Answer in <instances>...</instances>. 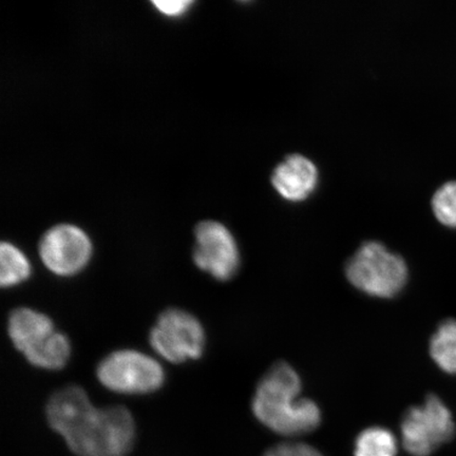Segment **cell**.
<instances>
[{
  "instance_id": "52a82bcc",
  "label": "cell",
  "mask_w": 456,
  "mask_h": 456,
  "mask_svg": "<svg viewBox=\"0 0 456 456\" xmlns=\"http://www.w3.org/2000/svg\"><path fill=\"white\" fill-rule=\"evenodd\" d=\"M196 242L192 258L199 270L219 281H228L237 275L240 252L235 237L216 221H203L196 226Z\"/></svg>"
},
{
  "instance_id": "6da1fadb",
  "label": "cell",
  "mask_w": 456,
  "mask_h": 456,
  "mask_svg": "<svg viewBox=\"0 0 456 456\" xmlns=\"http://www.w3.org/2000/svg\"><path fill=\"white\" fill-rule=\"evenodd\" d=\"M48 424L77 456H127L135 441L133 414L123 406L96 408L81 387L56 391L45 407Z\"/></svg>"
},
{
  "instance_id": "2e32d148",
  "label": "cell",
  "mask_w": 456,
  "mask_h": 456,
  "mask_svg": "<svg viewBox=\"0 0 456 456\" xmlns=\"http://www.w3.org/2000/svg\"><path fill=\"white\" fill-rule=\"evenodd\" d=\"M265 456H323L315 448L305 444H281L273 447Z\"/></svg>"
},
{
  "instance_id": "e0dca14e",
  "label": "cell",
  "mask_w": 456,
  "mask_h": 456,
  "mask_svg": "<svg viewBox=\"0 0 456 456\" xmlns=\"http://www.w3.org/2000/svg\"><path fill=\"white\" fill-rule=\"evenodd\" d=\"M192 3L188 0H173V2H153L159 12L167 16L183 14Z\"/></svg>"
},
{
  "instance_id": "9c48e42d",
  "label": "cell",
  "mask_w": 456,
  "mask_h": 456,
  "mask_svg": "<svg viewBox=\"0 0 456 456\" xmlns=\"http://www.w3.org/2000/svg\"><path fill=\"white\" fill-rule=\"evenodd\" d=\"M271 182L287 201L301 202L315 191L319 171L310 158L301 153H290L273 168Z\"/></svg>"
},
{
  "instance_id": "8fae6325",
  "label": "cell",
  "mask_w": 456,
  "mask_h": 456,
  "mask_svg": "<svg viewBox=\"0 0 456 456\" xmlns=\"http://www.w3.org/2000/svg\"><path fill=\"white\" fill-rule=\"evenodd\" d=\"M25 357L32 366L57 370L64 368L71 355V345L65 334L55 332L43 344L25 353Z\"/></svg>"
},
{
  "instance_id": "9a60e30c",
  "label": "cell",
  "mask_w": 456,
  "mask_h": 456,
  "mask_svg": "<svg viewBox=\"0 0 456 456\" xmlns=\"http://www.w3.org/2000/svg\"><path fill=\"white\" fill-rule=\"evenodd\" d=\"M433 214L441 224L456 228V181H449L437 188L431 200Z\"/></svg>"
},
{
  "instance_id": "8992f818",
  "label": "cell",
  "mask_w": 456,
  "mask_h": 456,
  "mask_svg": "<svg viewBox=\"0 0 456 456\" xmlns=\"http://www.w3.org/2000/svg\"><path fill=\"white\" fill-rule=\"evenodd\" d=\"M454 435L452 413L436 395H431L424 404L410 408L402 420L403 447L415 456L430 455Z\"/></svg>"
},
{
  "instance_id": "ba28073f",
  "label": "cell",
  "mask_w": 456,
  "mask_h": 456,
  "mask_svg": "<svg viewBox=\"0 0 456 456\" xmlns=\"http://www.w3.org/2000/svg\"><path fill=\"white\" fill-rule=\"evenodd\" d=\"M39 256L54 275L73 277L88 265L93 256V243L81 228L61 224L45 232L38 244Z\"/></svg>"
},
{
  "instance_id": "5b68a950",
  "label": "cell",
  "mask_w": 456,
  "mask_h": 456,
  "mask_svg": "<svg viewBox=\"0 0 456 456\" xmlns=\"http://www.w3.org/2000/svg\"><path fill=\"white\" fill-rule=\"evenodd\" d=\"M152 349L173 363L196 361L203 355L205 332L190 312L170 307L159 314L150 334Z\"/></svg>"
},
{
  "instance_id": "7c38bea8",
  "label": "cell",
  "mask_w": 456,
  "mask_h": 456,
  "mask_svg": "<svg viewBox=\"0 0 456 456\" xmlns=\"http://www.w3.org/2000/svg\"><path fill=\"white\" fill-rule=\"evenodd\" d=\"M430 356L444 373L456 375V321L447 319L430 340Z\"/></svg>"
},
{
  "instance_id": "277c9868",
  "label": "cell",
  "mask_w": 456,
  "mask_h": 456,
  "mask_svg": "<svg viewBox=\"0 0 456 456\" xmlns=\"http://www.w3.org/2000/svg\"><path fill=\"white\" fill-rule=\"evenodd\" d=\"M96 378L106 389L119 395H144L164 385V370L155 358L135 350H118L102 359Z\"/></svg>"
},
{
  "instance_id": "5bb4252c",
  "label": "cell",
  "mask_w": 456,
  "mask_h": 456,
  "mask_svg": "<svg viewBox=\"0 0 456 456\" xmlns=\"http://www.w3.org/2000/svg\"><path fill=\"white\" fill-rule=\"evenodd\" d=\"M396 438L385 428H369L357 437L355 456H396Z\"/></svg>"
},
{
  "instance_id": "4fadbf2b",
  "label": "cell",
  "mask_w": 456,
  "mask_h": 456,
  "mask_svg": "<svg viewBox=\"0 0 456 456\" xmlns=\"http://www.w3.org/2000/svg\"><path fill=\"white\" fill-rule=\"evenodd\" d=\"M0 284L4 289L13 288L31 276V265L27 256L12 243L3 242L0 247Z\"/></svg>"
},
{
  "instance_id": "3957f363",
  "label": "cell",
  "mask_w": 456,
  "mask_h": 456,
  "mask_svg": "<svg viewBox=\"0 0 456 456\" xmlns=\"http://www.w3.org/2000/svg\"><path fill=\"white\" fill-rule=\"evenodd\" d=\"M347 281L372 297L390 299L406 287L408 266L379 241L364 242L346 266Z\"/></svg>"
},
{
  "instance_id": "30bf717a",
  "label": "cell",
  "mask_w": 456,
  "mask_h": 456,
  "mask_svg": "<svg viewBox=\"0 0 456 456\" xmlns=\"http://www.w3.org/2000/svg\"><path fill=\"white\" fill-rule=\"evenodd\" d=\"M55 332L53 322L41 312L19 307L10 313L8 334L15 349L25 354Z\"/></svg>"
},
{
  "instance_id": "7a4b0ae2",
  "label": "cell",
  "mask_w": 456,
  "mask_h": 456,
  "mask_svg": "<svg viewBox=\"0 0 456 456\" xmlns=\"http://www.w3.org/2000/svg\"><path fill=\"white\" fill-rule=\"evenodd\" d=\"M301 379L287 362H277L256 387L253 411L262 424L284 436L305 435L321 424L322 414L309 398H300Z\"/></svg>"
}]
</instances>
